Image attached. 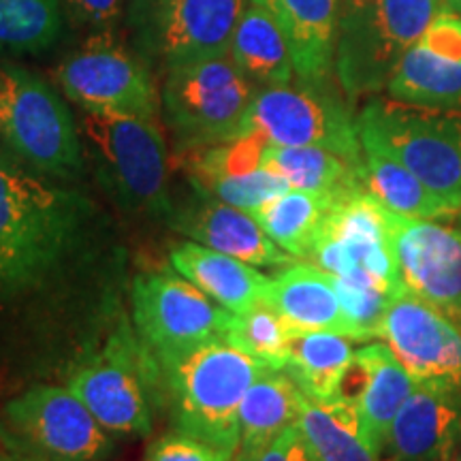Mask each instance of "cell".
<instances>
[{
	"label": "cell",
	"instance_id": "obj_1",
	"mask_svg": "<svg viewBox=\"0 0 461 461\" xmlns=\"http://www.w3.org/2000/svg\"><path fill=\"white\" fill-rule=\"evenodd\" d=\"M90 214L88 199L0 146V293L41 285L79 244Z\"/></svg>",
	"mask_w": 461,
	"mask_h": 461
},
{
	"label": "cell",
	"instance_id": "obj_2",
	"mask_svg": "<svg viewBox=\"0 0 461 461\" xmlns=\"http://www.w3.org/2000/svg\"><path fill=\"white\" fill-rule=\"evenodd\" d=\"M173 429L235 457L240 406L263 372L274 370L224 339L180 353H152Z\"/></svg>",
	"mask_w": 461,
	"mask_h": 461
},
{
	"label": "cell",
	"instance_id": "obj_3",
	"mask_svg": "<svg viewBox=\"0 0 461 461\" xmlns=\"http://www.w3.org/2000/svg\"><path fill=\"white\" fill-rule=\"evenodd\" d=\"M79 135L103 186L126 210L169 218V154L158 120L84 112Z\"/></svg>",
	"mask_w": 461,
	"mask_h": 461
},
{
	"label": "cell",
	"instance_id": "obj_4",
	"mask_svg": "<svg viewBox=\"0 0 461 461\" xmlns=\"http://www.w3.org/2000/svg\"><path fill=\"white\" fill-rule=\"evenodd\" d=\"M447 11L445 0H342L336 75L350 101L387 88L397 65Z\"/></svg>",
	"mask_w": 461,
	"mask_h": 461
},
{
	"label": "cell",
	"instance_id": "obj_5",
	"mask_svg": "<svg viewBox=\"0 0 461 461\" xmlns=\"http://www.w3.org/2000/svg\"><path fill=\"white\" fill-rule=\"evenodd\" d=\"M0 146L41 176L77 180L84 171L79 126L41 75L0 62Z\"/></svg>",
	"mask_w": 461,
	"mask_h": 461
},
{
	"label": "cell",
	"instance_id": "obj_6",
	"mask_svg": "<svg viewBox=\"0 0 461 461\" xmlns=\"http://www.w3.org/2000/svg\"><path fill=\"white\" fill-rule=\"evenodd\" d=\"M372 140L411 169L436 197L461 210V105L374 99L357 118Z\"/></svg>",
	"mask_w": 461,
	"mask_h": 461
},
{
	"label": "cell",
	"instance_id": "obj_7",
	"mask_svg": "<svg viewBox=\"0 0 461 461\" xmlns=\"http://www.w3.org/2000/svg\"><path fill=\"white\" fill-rule=\"evenodd\" d=\"M257 92L230 54L186 62L163 73L160 109L177 154L238 140Z\"/></svg>",
	"mask_w": 461,
	"mask_h": 461
},
{
	"label": "cell",
	"instance_id": "obj_8",
	"mask_svg": "<svg viewBox=\"0 0 461 461\" xmlns=\"http://www.w3.org/2000/svg\"><path fill=\"white\" fill-rule=\"evenodd\" d=\"M246 0H129L131 43L160 75L177 65L224 56Z\"/></svg>",
	"mask_w": 461,
	"mask_h": 461
},
{
	"label": "cell",
	"instance_id": "obj_9",
	"mask_svg": "<svg viewBox=\"0 0 461 461\" xmlns=\"http://www.w3.org/2000/svg\"><path fill=\"white\" fill-rule=\"evenodd\" d=\"M56 84L82 112H112L158 120L160 90L154 68L115 28L86 37L58 62Z\"/></svg>",
	"mask_w": 461,
	"mask_h": 461
},
{
	"label": "cell",
	"instance_id": "obj_10",
	"mask_svg": "<svg viewBox=\"0 0 461 461\" xmlns=\"http://www.w3.org/2000/svg\"><path fill=\"white\" fill-rule=\"evenodd\" d=\"M258 137L272 146L325 148L363 163L359 122L331 86L258 88L240 137Z\"/></svg>",
	"mask_w": 461,
	"mask_h": 461
},
{
	"label": "cell",
	"instance_id": "obj_11",
	"mask_svg": "<svg viewBox=\"0 0 461 461\" xmlns=\"http://www.w3.org/2000/svg\"><path fill=\"white\" fill-rule=\"evenodd\" d=\"M9 440L34 461H103L113 451L109 431L62 387H32L3 412Z\"/></svg>",
	"mask_w": 461,
	"mask_h": 461
},
{
	"label": "cell",
	"instance_id": "obj_12",
	"mask_svg": "<svg viewBox=\"0 0 461 461\" xmlns=\"http://www.w3.org/2000/svg\"><path fill=\"white\" fill-rule=\"evenodd\" d=\"M132 319L149 353H180L222 339L233 312L199 291L176 269H157L132 280Z\"/></svg>",
	"mask_w": 461,
	"mask_h": 461
},
{
	"label": "cell",
	"instance_id": "obj_13",
	"mask_svg": "<svg viewBox=\"0 0 461 461\" xmlns=\"http://www.w3.org/2000/svg\"><path fill=\"white\" fill-rule=\"evenodd\" d=\"M402 285L461 327V229L384 207Z\"/></svg>",
	"mask_w": 461,
	"mask_h": 461
},
{
	"label": "cell",
	"instance_id": "obj_14",
	"mask_svg": "<svg viewBox=\"0 0 461 461\" xmlns=\"http://www.w3.org/2000/svg\"><path fill=\"white\" fill-rule=\"evenodd\" d=\"M380 338L419 380L445 384L461 400V327L406 286L384 314Z\"/></svg>",
	"mask_w": 461,
	"mask_h": 461
},
{
	"label": "cell",
	"instance_id": "obj_15",
	"mask_svg": "<svg viewBox=\"0 0 461 461\" xmlns=\"http://www.w3.org/2000/svg\"><path fill=\"white\" fill-rule=\"evenodd\" d=\"M143 378H157V361L141 366L131 350L109 348L68 378V389L92 412L103 429L113 436H149L152 402Z\"/></svg>",
	"mask_w": 461,
	"mask_h": 461
},
{
	"label": "cell",
	"instance_id": "obj_16",
	"mask_svg": "<svg viewBox=\"0 0 461 461\" xmlns=\"http://www.w3.org/2000/svg\"><path fill=\"white\" fill-rule=\"evenodd\" d=\"M391 99L461 105V17L442 11L408 50L387 84Z\"/></svg>",
	"mask_w": 461,
	"mask_h": 461
},
{
	"label": "cell",
	"instance_id": "obj_17",
	"mask_svg": "<svg viewBox=\"0 0 461 461\" xmlns=\"http://www.w3.org/2000/svg\"><path fill=\"white\" fill-rule=\"evenodd\" d=\"M173 230L186 235L201 246L235 257L255 267H282L291 265L295 257L276 244L265 233L250 212L227 205L222 201L197 194V199L176 207L167 218Z\"/></svg>",
	"mask_w": 461,
	"mask_h": 461
},
{
	"label": "cell",
	"instance_id": "obj_18",
	"mask_svg": "<svg viewBox=\"0 0 461 461\" xmlns=\"http://www.w3.org/2000/svg\"><path fill=\"white\" fill-rule=\"evenodd\" d=\"M459 438V397L445 384L419 380L397 412L384 448L393 461H448Z\"/></svg>",
	"mask_w": 461,
	"mask_h": 461
},
{
	"label": "cell",
	"instance_id": "obj_19",
	"mask_svg": "<svg viewBox=\"0 0 461 461\" xmlns=\"http://www.w3.org/2000/svg\"><path fill=\"white\" fill-rule=\"evenodd\" d=\"M274 15L291 48L295 77L325 88L336 73V39L342 0H255Z\"/></svg>",
	"mask_w": 461,
	"mask_h": 461
},
{
	"label": "cell",
	"instance_id": "obj_20",
	"mask_svg": "<svg viewBox=\"0 0 461 461\" xmlns=\"http://www.w3.org/2000/svg\"><path fill=\"white\" fill-rule=\"evenodd\" d=\"M261 302L293 331H333L350 338L331 276L316 265H286L282 272L267 278Z\"/></svg>",
	"mask_w": 461,
	"mask_h": 461
},
{
	"label": "cell",
	"instance_id": "obj_21",
	"mask_svg": "<svg viewBox=\"0 0 461 461\" xmlns=\"http://www.w3.org/2000/svg\"><path fill=\"white\" fill-rule=\"evenodd\" d=\"M169 261L177 274L229 312L244 314L261 303L267 276L257 272L255 265L222 255L193 240L173 246Z\"/></svg>",
	"mask_w": 461,
	"mask_h": 461
},
{
	"label": "cell",
	"instance_id": "obj_22",
	"mask_svg": "<svg viewBox=\"0 0 461 461\" xmlns=\"http://www.w3.org/2000/svg\"><path fill=\"white\" fill-rule=\"evenodd\" d=\"M302 389L286 370H267L240 406V445L233 461H257L282 431L297 423Z\"/></svg>",
	"mask_w": 461,
	"mask_h": 461
},
{
	"label": "cell",
	"instance_id": "obj_23",
	"mask_svg": "<svg viewBox=\"0 0 461 461\" xmlns=\"http://www.w3.org/2000/svg\"><path fill=\"white\" fill-rule=\"evenodd\" d=\"M261 167L285 177L291 188L322 194L336 203L367 193L366 165H357L325 148H288L267 143Z\"/></svg>",
	"mask_w": 461,
	"mask_h": 461
},
{
	"label": "cell",
	"instance_id": "obj_24",
	"mask_svg": "<svg viewBox=\"0 0 461 461\" xmlns=\"http://www.w3.org/2000/svg\"><path fill=\"white\" fill-rule=\"evenodd\" d=\"M230 58L257 88L286 86L295 77L291 48L274 15L250 0L230 39Z\"/></svg>",
	"mask_w": 461,
	"mask_h": 461
},
{
	"label": "cell",
	"instance_id": "obj_25",
	"mask_svg": "<svg viewBox=\"0 0 461 461\" xmlns=\"http://www.w3.org/2000/svg\"><path fill=\"white\" fill-rule=\"evenodd\" d=\"M359 353L370 363V380L357 403V412H359L363 434L378 453H383L387 447L391 425L408 397L412 395L419 378H414L403 367L389 344H366L359 348Z\"/></svg>",
	"mask_w": 461,
	"mask_h": 461
},
{
	"label": "cell",
	"instance_id": "obj_26",
	"mask_svg": "<svg viewBox=\"0 0 461 461\" xmlns=\"http://www.w3.org/2000/svg\"><path fill=\"white\" fill-rule=\"evenodd\" d=\"M297 428L316 461H380L363 434L357 408L342 402H319L302 391Z\"/></svg>",
	"mask_w": 461,
	"mask_h": 461
},
{
	"label": "cell",
	"instance_id": "obj_27",
	"mask_svg": "<svg viewBox=\"0 0 461 461\" xmlns=\"http://www.w3.org/2000/svg\"><path fill=\"white\" fill-rule=\"evenodd\" d=\"M363 163H366V186L372 197H376L391 212L414 218H445L455 214L440 197L419 180L406 165L393 154L380 148L372 140H363Z\"/></svg>",
	"mask_w": 461,
	"mask_h": 461
},
{
	"label": "cell",
	"instance_id": "obj_28",
	"mask_svg": "<svg viewBox=\"0 0 461 461\" xmlns=\"http://www.w3.org/2000/svg\"><path fill=\"white\" fill-rule=\"evenodd\" d=\"M353 339L333 331H293L286 372L305 395L330 402L353 361Z\"/></svg>",
	"mask_w": 461,
	"mask_h": 461
},
{
	"label": "cell",
	"instance_id": "obj_29",
	"mask_svg": "<svg viewBox=\"0 0 461 461\" xmlns=\"http://www.w3.org/2000/svg\"><path fill=\"white\" fill-rule=\"evenodd\" d=\"M336 201L291 188L252 212L265 233L295 258H308L319 230Z\"/></svg>",
	"mask_w": 461,
	"mask_h": 461
},
{
	"label": "cell",
	"instance_id": "obj_30",
	"mask_svg": "<svg viewBox=\"0 0 461 461\" xmlns=\"http://www.w3.org/2000/svg\"><path fill=\"white\" fill-rule=\"evenodd\" d=\"M60 0H0V50L39 54L50 50L62 31Z\"/></svg>",
	"mask_w": 461,
	"mask_h": 461
},
{
	"label": "cell",
	"instance_id": "obj_31",
	"mask_svg": "<svg viewBox=\"0 0 461 461\" xmlns=\"http://www.w3.org/2000/svg\"><path fill=\"white\" fill-rule=\"evenodd\" d=\"M291 336V327L261 302L244 314H233L222 339L274 370H286Z\"/></svg>",
	"mask_w": 461,
	"mask_h": 461
},
{
	"label": "cell",
	"instance_id": "obj_32",
	"mask_svg": "<svg viewBox=\"0 0 461 461\" xmlns=\"http://www.w3.org/2000/svg\"><path fill=\"white\" fill-rule=\"evenodd\" d=\"M331 282L342 305L344 319L350 327L353 342H370L374 338H380L389 303L400 291H389L366 269H355L348 276H331Z\"/></svg>",
	"mask_w": 461,
	"mask_h": 461
},
{
	"label": "cell",
	"instance_id": "obj_33",
	"mask_svg": "<svg viewBox=\"0 0 461 461\" xmlns=\"http://www.w3.org/2000/svg\"><path fill=\"white\" fill-rule=\"evenodd\" d=\"M188 182L197 194L240 207L250 214L291 190L285 177L265 167L246 173H230V176H194L188 177Z\"/></svg>",
	"mask_w": 461,
	"mask_h": 461
},
{
	"label": "cell",
	"instance_id": "obj_34",
	"mask_svg": "<svg viewBox=\"0 0 461 461\" xmlns=\"http://www.w3.org/2000/svg\"><path fill=\"white\" fill-rule=\"evenodd\" d=\"M143 461H233V457L199 438L171 431L148 447Z\"/></svg>",
	"mask_w": 461,
	"mask_h": 461
},
{
	"label": "cell",
	"instance_id": "obj_35",
	"mask_svg": "<svg viewBox=\"0 0 461 461\" xmlns=\"http://www.w3.org/2000/svg\"><path fill=\"white\" fill-rule=\"evenodd\" d=\"M126 3L129 0H60L62 15L75 28H86L90 32L118 28L124 20Z\"/></svg>",
	"mask_w": 461,
	"mask_h": 461
},
{
	"label": "cell",
	"instance_id": "obj_36",
	"mask_svg": "<svg viewBox=\"0 0 461 461\" xmlns=\"http://www.w3.org/2000/svg\"><path fill=\"white\" fill-rule=\"evenodd\" d=\"M257 461H316L305 445L297 423L282 431Z\"/></svg>",
	"mask_w": 461,
	"mask_h": 461
},
{
	"label": "cell",
	"instance_id": "obj_37",
	"mask_svg": "<svg viewBox=\"0 0 461 461\" xmlns=\"http://www.w3.org/2000/svg\"><path fill=\"white\" fill-rule=\"evenodd\" d=\"M445 5L447 11H451V14L461 17V0H445Z\"/></svg>",
	"mask_w": 461,
	"mask_h": 461
},
{
	"label": "cell",
	"instance_id": "obj_38",
	"mask_svg": "<svg viewBox=\"0 0 461 461\" xmlns=\"http://www.w3.org/2000/svg\"><path fill=\"white\" fill-rule=\"evenodd\" d=\"M0 461H34V459H0Z\"/></svg>",
	"mask_w": 461,
	"mask_h": 461
},
{
	"label": "cell",
	"instance_id": "obj_39",
	"mask_svg": "<svg viewBox=\"0 0 461 461\" xmlns=\"http://www.w3.org/2000/svg\"><path fill=\"white\" fill-rule=\"evenodd\" d=\"M459 461H461V459H459Z\"/></svg>",
	"mask_w": 461,
	"mask_h": 461
}]
</instances>
